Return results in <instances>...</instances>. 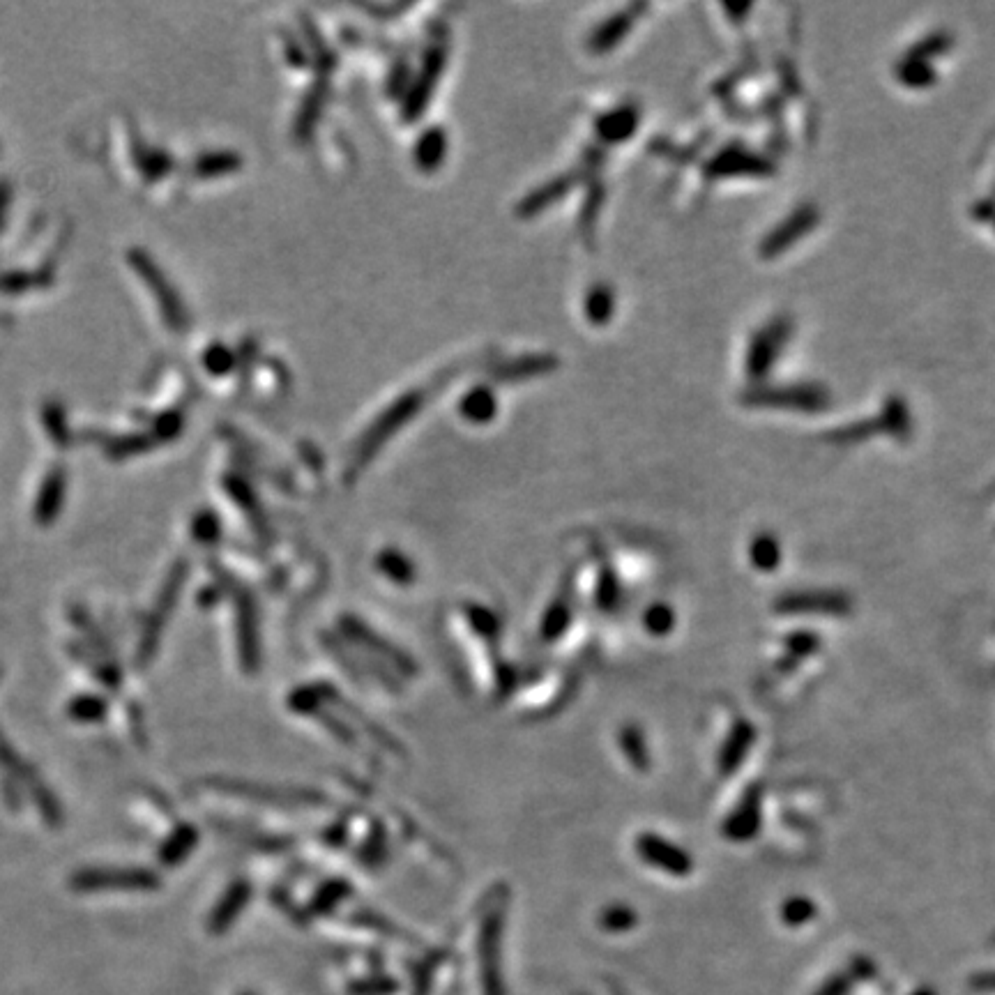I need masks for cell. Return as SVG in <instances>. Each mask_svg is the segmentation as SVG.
I'll list each match as a JSON object with an SVG mask.
<instances>
[{
	"label": "cell",
	"instance_id": "6da1fadb",
	"mask_svg": "<svg viewBox=\"0 0 995 995\" xmlns=\"http://www.w3.org/2000/svg\"><path fill=\"white\" fill-rule=\"evenodd\" d=\"M159 880L146 869H81L70 878L74 892H129L155 890Z\"/></svg>",
	"mask_w": 995,
	"mask_h": 995
},
{
	"label": "cell",
	"instance_id": "7a4b0ae2",
	"mask_svg": "<svg viewBox=\"0 0 995 995\" xmlns=\"http://www.w3.org/2000/svg\"><path fill=\"white\" fill-rule=\"evenodd\" d=\"M65 491H67V473L60 466L51 468L40 486V493H37L35 510H33L35 521L40 523V526H51V523L58 519V514L63 510L65 503Z\"/></svg>",
	"mask_w": 995,
	"mask_h": 995
},
{
	"label": "cell",
	"instance_id": "3957f363",
	"mask_svg": "<svg viewBox=\"0 0 995 995\" xmlns=\"http://www.w3.org/2000/svg\"><path fill=\"white\" fill-rule=\"evenodd\" d=\"M180 579H182V572H180V569H176V572L171 574L169 588H166L162 592V597H159L157 611H155L153 618H150L148 627H146V634H143V638H141V650H139V662L141 664H146L148 659L153 657V652L157 648V641H159V632H162V625H164V618H166V615H169L171 606H173V599H176V588H178Z\"/></svg>",
	"mask_w": 995,
	"mask_h": 995
},
{
	"label": "cell",
	"instance_id": "277c9868",
	"mask_svg": "<svg viewBox=\"0 0 995 995\" xmlns=\"http://www.w3.org/2000/svg\"><path fill=\"white\" fill-rule=\"evenodd\" d=\"M638 846H641L645 860H650L652 864H657V867L662 869H668L673 873H687L691 867L689 857L682 853V850L657 837H643L638 841Z\"/></svg>",
	"mask_w": 995,
	"mask_h": 995
},
{
	"label": "cell",
	"instance_id": "5b68a950",
	"mask_svg": "<svg viewBox=\"0 0 995 995\" xmlns=\"http://www.w3.org/2000/svg\"><path fill=\"white\" fill-rule=\"evenodd\" d=\"M67 715L79 724H97L106 717V701L93 694H81L67 705Z\"/></svg>",
	"mask_w": 995,
	"mask_h": 995
},
{
	"label": "cell",
	"instance_id": "8992f818",
	"mask_svg": "<svg viewBox=\"0 0 995 995\" xmlns=\"http://www.w3.org/2000/svg\"><path fill=\"white\" fill-rule=\"evenodd\" d=\"M26 786H28L30 795H33V800L37 802V807H40L42 818L47 820L49 825H58L60 818H63V814H60V804H58L56 797H53V793L49 791V788L42 784L40 777H37V774H33V777H30L26 781Z\"/></svg>",
	"mask_w": 995,
	"mask_h": 995
},
{
	"label": "cell",
	"instance_id": "52a82bcc",
	"mask_svg": "<svg viewBox=\"0 0 995 995\" xmlns=\"http://www.w3.org/2000/svg\"><path fill=\"white\" fill-rule=\"evenodd\" d=\"M44 429H47V434L51 436L53 445L67 447V443H70V431H67L65 424V413L58 404H47V408H44Z\"/></svg>",
	"mask_w": 995,
	"mask_h": 995
},
{
	"label": "cell",
	"instance_id": "ba28073f",
	"mask_svg": "<svg viewBox=\"0 0 995 995\" xmlns=\"http://www.w3.org/2000/svg\"><path fill=\"white\" fill-rule=\"evenodd\" d=\"M192 843H194V832L189 830V827H182V830H178L169 841L164 843L162 855L159 857H162V862H166V864H176L189 853Z\"/></svg>",
	"mask_w": 995,
	"mask_h": 995
},
{
	"label": "cell",
	"instance_id": "9c48e42d",
	"mask_svg": "<svg viewBox=\"0 0 995 995\" xmlns=\"http://www.w3.org/2000/svg\"><path fill=\"white\" fill-rule=\"evenodd\" d=\"M35 284H40V281L26 275V272H12V275L0 279V288H3V291H10V293L26 291V288L35 286Z\"/></svg>",
	"mask_w": 995,
	"mask_h": 995
},
{
	"label": "cell",
	"instance_id": "30bf717a",
	"mask_svg": "<svg viewBox=\"0 0 995 995\" xmlns=\"http://www.w3.org/2000/svg\"><path fill=\"white\" fill-rule=\"evenodd\" d=\"M648 622L655 632H668V629H671V613L662 609V606H657V609L650 611Z\"/></svg>",
	"mask_w": 995,
	"mask_h": 995
},
{
	"label": "cell",
	"instance_id": "8fae6325",
	"mask_svg": "<svg viewBox=\"0 0 995 995\" xmlns=\"http://www.w3.org/2000/svg\"><path fill=\"white\" fill-rule=\"evenodd\" d=\"M756 551H758V556H754V558L761 567H770L772 562H777V546H772L770 542H758L754 546V553Z\"/></svg>",
	"mask_w": 995,
	"mask_h": 995
},
{
	"label": "cell",
	"instance_id": "7c38bea8",
	"mask_svg": "<svg viewBox=\"0 0 995 995\" xmlns=\"http://www.w3.org/2000/svg\"><path fill=\"white\" fill-rule=\"evenodd\" d=\"M10 199H12L10 185H7L5 180H0V231H3V226H5L7 210H10Z\"/></svg>",
	"mask_w": 995,
	"mask_h": 995
}]
</instances>
